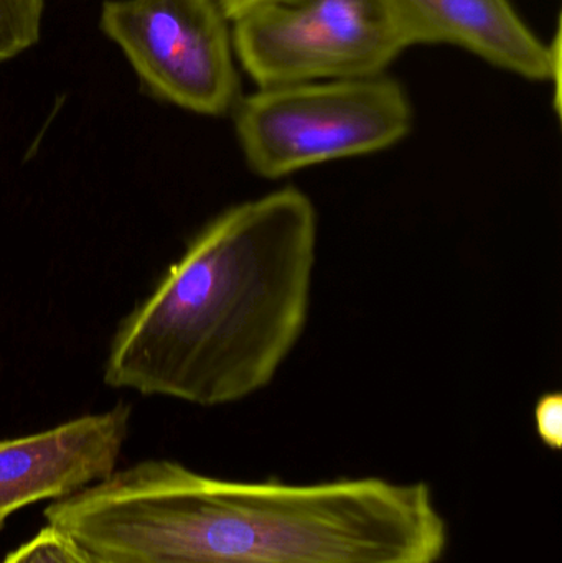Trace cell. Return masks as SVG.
<instances>
[{"mask_svg":"<svg viewBox=\"0 0 562 563\" xmlns=\"http://www.w3.org/2000/svg\"><path fill=\"white\" fill-rule=\"evenodd\" d=\"M45 519L91 563H439L448 548L425 483L227 482L167 460L114 472Z\"/></svg>","mask_w":562,"mask_h":563,"instance_id":"1","label":"cell"},{"mask_svg":"<svg viewBox=\"0 0 562 563\" xmlns=\"http://www.w3.org/2000/svg\"><path fill=\"white\" fill-rule=\"evenodd\" d=\"M316 250L297 188L228 208L122 321L106 383L207 407L264 389L306 327Z\"/></svg>","mask_w":562,"mask_h":563,"instance_id":"2","label":"cell"},{"mask_svg":"<svg viewBox=\"0 0 562 563\" xmlns=\"http://www.w3.org/2000/svg\"><path fill=\"white\" fill-rule=\"evenodd\" d=\"M233 111L247 167L271 180L385 151L412 128L408 92L385 75L257 88Z\"/></svg>","mask_w":562,"mask_h":563,"instance_id":"3","label":"cell"},{"mask_svg":"<svg viewBox=\"0 0 562 563\" xmlns=\"http://www.w3.org/2000/svg\"><path fill=\"white\" fill-rule=\"evenodd\" d=\"M231 36L257 88L383 75L409 48L388 0H273Z\"/></svg>","mask_w":562,"mask_h":563,"instance_id":"4","label":"cell"},{"mask_svg":"<svg viewBox=\"0 0 562 563\" xmlns=\"http://www.w3.org/2000/svg\"><path fill=\"white\" fill-rule=\"evenodd\" d=\"M231 22L213 0H108L101 29L158 98L203 115L236 108Z\"/></svg>","mask_w":562,"mask_h":563,"instance_id":"5","label":"cell"},{"mask_svg":"<svg viewBox=\"0 0 562 563\" xmlns=\"http://www.w3.org/2000/svg\"><path fill=\"white\" fill-rule=\"evenodd\" d=\"M128 406L55 429L0 440V529L33 503L69 498L114 473L128 437Z\"/></svg>","mask_w":562,"mask_h":563,"instance_id":"6","label":"cell"},{"mask_svg":"<svg viewBox=\"0 0 562 563\" xmlns=\"http://www.w3.org/2000/svg\"><path fill=\"white\" fill-rule=\"evenodd\" d=\"M408 46L448 43L561 92V29L543 42L510 0H388Z\"/></svg>","mask_w":562,"mask_h":563,"instance_id":"7","label":"cell"},{"mask_svg":"<svg viewBox=\"0 0 562 563\" xmlns=\"http://www.w3.org/2000/svg\"><path fill=\"white\" fill-rule=\"evenodd\" d=\"M45 0H0V63L40 40Z\"/></svg>","mask_w":562,"mask_h":563,"instance_id":"8","label":"cell"},{"mask_svg":"<svg viewBox=\"0 0 562 563\" xmlns=\"http://www.w3.org/2000/svg\"><path fill=\"white\" fill-rule=\"evenodd\" d=\"M2 563H91L58 529L46 526Z\"/></svg>","mask_w":562,"mask_h":563,"instance_id":"9","label":"cell"},{"mask_svg":"<svg viewBox=\"0 0 562 563\" xmlns=\"http://www.w3.org/2000/svg\"><path fill=\"white\" fill-rule=\"evenodd\" d=\"M535 426L544 445L560 450L562 443V396L548 393L535 407Z\"/></svg>","mask_w":562,"mask_h":563,"instance_id":"10","label":"cell"},{"mask_svg":"<svg viewBox=\"0 0 562 563\" xmlns=\"http://www.w3.org/2000/svg\"><path fill=\"white\" fill-rule=\"evenodd\" d=\"M218 9L231 23L236 22L241 16L261 9L273 0H213Z\"/></svg>","mask_w":562,"mask_h":563,"instance_id":"11","label":"cell"}]
</instances>
